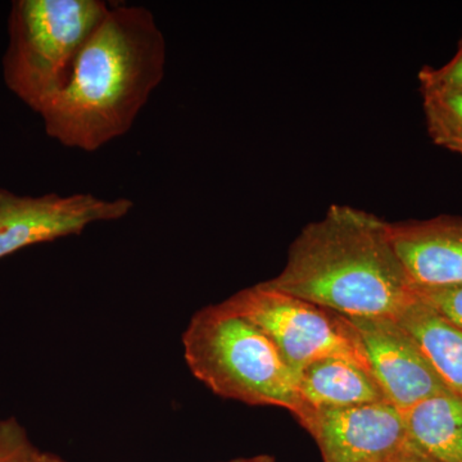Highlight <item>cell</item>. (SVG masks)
I'll use <instances>...</instances> for the list:
<instances>
[{
    "label": "cell",
    "mask_w": 462,
    "mask_h": 462,
    "mask_svg": "<svg viewBox=\"0 0 462 462\" xmlns=\"http://www.w3.org/2000/svg\"><path fill=\"white\" fill-rule=\"evenodd\" d=\"M166 39L142 5H111L87 42L71 80L41 109L63 147L96 152L132 130L165 78Z\"/></svg>",
    "instance_id": "1"
},
{
    "label": "cell",
    "mask_w": 462,
    "mask_h": 462,
    "mask_svg": "<svg viewBox=\"0 0 462 462\" xmlns=\"http://www.w3.org/2000/svg\"><path fill=\"white\" fill-rule=\"evenodd\" d=\"M266 284L346 318L396 319L418 297L389 221L348 205L307 224Z\"/></svg>",
    "instance_id": "2"
},
{
    "label": "cell",
    "mask_w": 462,
    "mask_h": 462,
    "mask_svg": "<svg viewBox=\"0 0 462 462\" xmlns=\"http://www.w3.org/2000/svg\"><path fill=\"white\" fill-rule=\"evenodd\" d=\"M188 369L216 396L249 406L282 407L300 425L311 415L272 340L224 302L191 316L181 337Z\"/></svg>",
    "instance_id": "3"
},
{
    "label": "cell",
    "mask_w": 462,
    "mask_h": 462,
    "mask_svg": "<svg viewBox=\"0 0 462 462\" xmlns=\"http://www.w3.org/2000/svg\"><path fill=\"white\" fill-rule=\"evenodd\" d=\"M100 0H16L8 18L3 80L39 114L71 80L76 60L107 16Z\"/></svg>",
    "instance_id": "4"
},
{
    "label": "cell",
    "mask_w": 462,
    "mask_h": 462,
    "mask_svg": "<svg viewBox=\"0 0 462 462\" xmlns=\"http://www.w3.org/2000/svg\"><path fill=\"white\" fill-rule=\"evenodd\" d=\"M272 340L289 369L300 373L321 358L339 357L372 374L360 337L346 316L257 282L224 300Z\"/></svg>",
    "instance_id": "5"
},
{
    "label": "cell",
    "mask_w": 462,
    "mask_h": 462,
    "mask_svg": "<svg viewBox=\"0 0 462 462\" xmlns=\"http://www.w3.org/2000/svg\"><path fill=\"white\" fill-rule=\"evenodd\" d=\"M133 208L129 199L90 193L30 197L0 189V260L32 245L80 236L93 224L121 220Z\"/></svg>",
    "instance_id": "6"
},
{
    "label": "cell",
    "mask_w": 462,
    "mask_h": 462,
    "mask_svg": "<svg viewBox=\"0 0 462 462\" xmlns=\"http://www.w3.org/2000/svg\"><path fill=\"white\" fill-rule=\"evenodd\" d=\"M302 427L324 462H392L410 445L403 412L388 401L312 411Z\"/></svg>",
    "instance_id": "7"
},
{
    "label": "cell",
    "mask_w": 462,
    "mask_h": 462,
    "mask_svg": "<svg viewBox=\"0 0 462 462\" xmlns=\"http://www.w3.org/2000/svg\"><path fill=\"white\" fill-rule=\"evenodd\" d=\"M367 363L388 402L404 412L416 403L449 391L420 346L393 318H348Z\"/></svg>",
    "instance_id": "8"
},
{
    "label": "cell",
    "mask_w": 462,
    "mask_h": 462,
    "mask_svg": "<svg viewBox=\"0 0 462 462\" xmlns=\"http://www.w3.org/2000/svg\"><path fill=\"white\" fill-rule=\"evenodd\" d=\"M389 233L415 287L462 285V216L393 221Z\"/></svg>",
    "instance_id": "9"
},
{
    "label": "cell",
    "mask_w": 462,
    "mask_h": 462,
    "mask_svg": "<svg viewBox=\"0 0 462 462\" xmlns=\"http://www.w3.org/2000/svg\"><path fill=\"white\" fill-rule=\"evenodd\" d=\"M298 389L311 412L387 401L372 374L339 357L307 365L298 375Z\"/></svg>",
    "instance_id": "10"
},
{
    "label": "cell",
    "mask_w": 462,
    "mask_h": 462,
    "mask_svg": "<svg viewBox=\"0 0 462 462\" xmlns=\"http://www.w3.org/2000/svg\"><path fill=\"white\" fill-rule=\"evenodd\" d=\"M396 320L420 346L446 387L462 398V328L419 296Z\"/></svg>",
    "instance_id": "11"
},
{
    "label": "cell",
    "mask_w": 462,
    "mask_h": 462,
    "mask_svg": "<svg viewBox=\"0 0 462 462\" xmlns=\"http://www.w3.org/2000/svg\"><path fill=\"white\" fill-rule=\"evenodd\" d=\"M413 447L437 462H462V398L442 392L403 412Z\"/></svg>",
    "instance_id": "12"
},
{
    "label": "cell",
    "mask_w": 462,
    "mask_h": 462,
    "mask_svg": "<svg viewBox=\"0 0 462 462\" xmlns=\"http://www.w3.org/2000/svg\"><path fill=\"white\" fill-rule=\"evenodd\" d=\"M431 143L462 157V87H420Z\"/></svg>",
    "instance_id": "13"
},
{
    "label": "cell",
    "mask_w": 462,
    "mask_h": 462,
    "mask_svg": "<svg viewBox=\"0 0 462 462\" xmlns=\"http://www.w3.org/2000/svg\"><path fill=\"white\" fill-rule=\"evenodd\" d=\"M41 449L16 418L0 419V462H35Z\"/></svg>",
    "instance_id": "14"
},
{
    "label": "cell",
    "mask_w": 462,
    "mask_h": 462,
    "mask_svg": "<svg viewBox=\"0 0 462 462\" xmlns=\"http://www.w3.org/2000/svg\"><path fill=\"white\" fill-rule=\"evenodd\" d=\"M418 296L440 315L462 328V285L446 288H418Z\"/></svg>",
    "instance_id": "15"
},
{
    "label": "cell",
    "mask_w": 462,
    "mask_h": 462,
    "mask_svg": "<svg viewBox=\"0 0 462 462\" xmlns=\"http://www.w3.org/2000/svg\"><path fill=\"white\" fill-rule=\"evenodd\" d=\"M419 87H462V39L451 60L438 67H421Z\"/></svg>",
    "instance_id": "16"
},
{
    "label": "cell",
    "mask_w": 462,
    "mask_h": 462,
    "mask_svg": "<svg viewBox=\"0 0 462 462\" xmlns=\"http://www.w3.org/2000/svg\"><path fill=\"white\" fill-rule=\"evenodd\" d=\"M392 462H437L431 460L430 457H428L427 455L422 454L421 451H419L416 447H413L411 443L407 446V448L404 449L402 454L398 456L396 460Z\"/></svg>",
    "instance_id": "17"
},
{
    "label": "cell",
    "mask_w": 462,
    "mask_h": 462,
    "mask_svg": "<svg viewBox=\"0 0 462 462\" xmlns=\"http://www.w3.org/2000/svg\"><path fill=\"white\" fill-rule=\"evenodd\" d=\"M216 462H278L275 457L272 455H254L249 456V457H236L230 458V460L216 461Z\"/></svg>",
    "instance_id": "18"
},
{
    "label": "cell",
    "mask_w": 462,
    "mask_h": 462,
    "mask_svg": "<svg viewBox=\"0 0 462 462\" xmlns=\"http://www.w3.org/2000/svg\"><path fill=\"white\" fill-rule=\"evenodd\" d=\"M35 462H67L65 458L60 457L56 454H51V452H44L41 451L38 458H36Z\"/></svg>",
    "instance_id": "19"
}]
</instances>
